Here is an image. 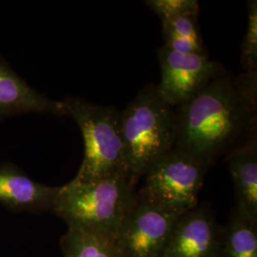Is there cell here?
I'll list each match as a JSON object with an SVG mask.
<instances>
[{"instance_id":"10","label":"cell","mask_w":257,"mask_h":257,"mask_svg":"<svg viewBox=\"0 0 257 257\" xmlns=\"http://www.w3.org/2000/svg\"><path fill=\"white\" fill-rule=\"evenodd\" d=\"M59 187L33 180L16 166L0 165V203L15 211H53Z\"/></svg>"},{"instance_id":"16","label":"cell","mask_w":257,"mask_h":257,"mask_svg":"<svg viewBox=\"0 0 257 257\" xmlns=\"http://www.w3.org/2000/svg\"><path fill=\"white\" fill-rule=\"evenodd\" d=\"M197 19L198 17L188 16L162 23V36L164 41L185 39L196 43H203Z\"/></svg>"},{"instance_id":"14","label":"cell","mask_w":257,"mask_h":257,"mask_svg":"<svg viewBox=\"0 0 257 257\" xmlns=\"http://www.w3.org/2000/svg\"><path fill=\"white\" fill-rule=\"evenodd\" d=\"M145 3L161 23L181 17H198L200 14V6L196 0H148Z\"/></svg>"},{"instance_id":"9","label":"cell","mask_w":257,"mask_h":257,"mask_svg":"<svg viewBox=\"0 0 257 257\" xmlns=\"http://www.w3.org/2000/svg\"><path fill=\"white\" fill-rule=\"evenodd\" d=\"M236 198L234 211L257 222V137L254 128L240 145L227 155Z\"/></svg>"},{"instance_id":"3","label":"cell","mask_w":257,"mask_h":257,"mask_svg":"<svg viewBox=\"0 0 257 257\" xmlns=\"http://www.w3.org/2000/svg\"><path fill=\"white\" fill-rule=\"evenodd\" d=\"M120 125L127 174L135 181L175 147V108L160 97L154 84L120 110Z\"/></svg>"},{"instance_id":"7","label":"cell","mask_w":257,"mask_h":257,"mask_svg":"<svg viewBox=\"0 0 257 257\" xmlns=\"http://www.w3.org/2000/svg\"><path fill=\"white\" fill-rule=\"evenodd\" d=\"M161 77L156 91L164 101L177 108L192 99L213 77L222 66L208 55L182 54L161 47L157 51Z\"/></svg>"},{"instance_id":"6","label":"cell","mask_w":257,"mask_h":257,"mask_svg":"<svg viewBox=\"0 0 257 257\" xmlns=\"http://www.w3.org/2000/svg\"><path fill=\"white\" fill-rule=\"evenodd\" d=\"M182 214L157 206L138 193L116 234L124 257H163L175 224Z\"/></svg>"},{"instance_id":"12","label":"cell","mask_w":257,"mask_h":257,"mask_svg":"<svg viewBox=\"0 0 257 257\" xmlns=\"http://www.w3.org/2000/svg\"><path fill=\"white\" fill-rule=\"evenodd\" d=\"M60 245L64 257H124L116 236L99 230L68 228Z\"/></svg>"},{"instance_id":"11","label":"cell","mask_w":257,"mask_h":257,"mask_svg":"<svg viewBox=\"0 0 257 257\" xmlns=\"http://www.w3.org/2000/svg\"><path fill=\"white\" fill-rule=\"evenodd\" d=\"M25 112L67 115L63 100H53L37 92L0 58V117Z\"/></svg>"},{"instance_id":"2","label":"cell","mask_w":257,"mask_h":257,"mask_svg":"<svg viewBox=\"0 0 257 257\" xmlns=\"http://www.w3.org/2000/svg\"><path fill=\"white\" fill-rule=\"evenodd\" d=\"M136 184L128 174L96 180L74 177L59 187L52 211L68 228L99 230L116 236L137 200Z\"/></svg>"},{"instance_id":"13","label":"cell","mask_w":257,"mask_h":257,"mask_svg":"<svg viewBox=\"0 0 257 257\" xmlns=\"http://www.w3.org/2000/svg\"><path fill=\"white\" fill-rule=\"evenodd\" d=\"M220 257H257V222L233 211L222 235Z\"/></svg>"},{"instance_id":"4","label":"cell","mask_w":257,"mask_h":257,"mask_svg":"<svg viewBox=\"0 0 257 257\" xmlns=\"http://www.w3.org/2000/svg\"><path fill=\"white\" fill-rule=\"evenodd\" d=\"M63 102L84 141V157L75 178L96 180L127 174L120 110L79 97L69 96Z\"/></svg>"},{"instance_id":"15","label":"cell","mask_w":257,"mask_h":257,"mask_svg":"<svg viewBox=\"0 0 257 257\" xmlns=\"http://www.w3.org/2000/svg\"><path fill=\"white\" fill-rule=\"evenodd\" d=\"M241 67L245 72L256 71L257 68V1H248V23L241 46Z\"/></svg>"},{"instance_id":"5","label":"cell","mask_w":257,"mask_h":257,"mask_svg":"<svg viewBox=\"0 0 257 257\" xmlns=\"http://www.w3.org/2000/svg\"><path fill=\"white\" fill-rule=\"evenodd\" d=\"M210 167L174 147L152 165L139 193L167 211L183 214L198 205V194Z\"/></svg>"},{"instance_id":"8","label":"cell","mask_w":257,"mask_h":257,"mask_svg":"<svg viewBox=\"0 0 257 257\" xmlns=\"http://www.w3.org/2000/svg\"><path fill=\"white\" fill-rule=\"evenodd\" d=\"M221 242L211 211L197 205L178 218L163 257H220Z\"/></svg>"},{"instance_id":"1","label":"cell","mask_w":257,"mask_h":257,"mask_svg":"<svg viewBox=\"0 0 257 257\" xmlns=\"http://www.w3.org/2000/svg\"><path fill=\"white\" fill-rule=\"evenodd\" d=\"M256 71H222L175 109V147L211 167L256 128Z\"/></svg>"}]
</instances>
